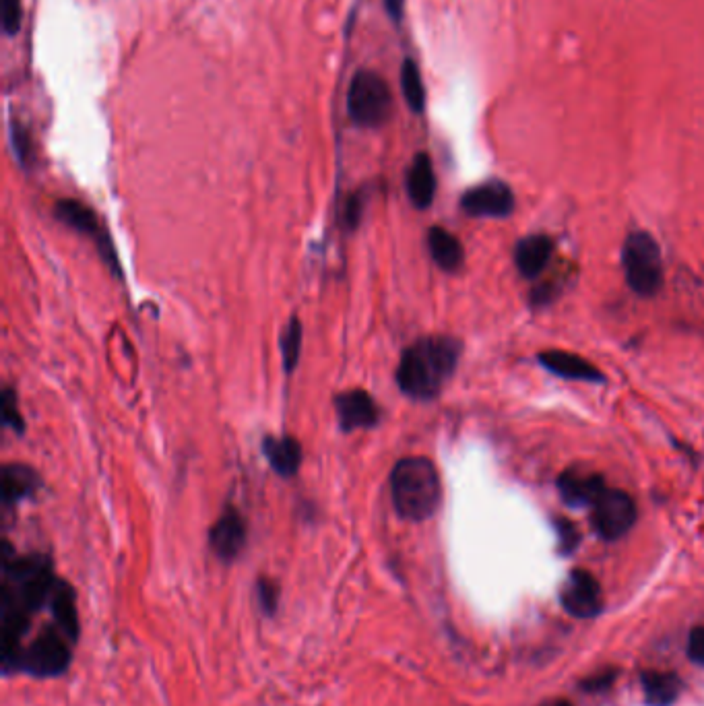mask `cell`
Returning a JSON list of instances; mask_svg holds the SVG:
<instances>
[{"instance_id":"obj_3","label":"cell","mask_w":704,"mask_h":706,"mask_svg":"<svg viewBox=\"0 0 704 706\" xmlns=\"http://www.w3.org/2000/svg\"><path fill=\"white\" fill-rule=\"evenodd\" d=\"M3 589H0V601L15 603L25 612H38L42 605L50 601V595L56 587V576L52 560L42 554L34 556H13L11 545L5 543L3 552Z\"/></svg>"},{"instance_id":"obj_14","label":"cell","mask_w":704,"mask_h":706,"mask_svg":"<svg viewBox=\"0 0 704 706\" xmlns=\"http://www.w3.org/2000/svg\"><path fill=\"white\" fill-rule=\"evenodd\" d=\"M407 195L415 209H428L436 197V174L428 153H418L407 172Z\"/></svg>"},{"instance_id":"obj_27","label":"cell","mask_w":704,"mask_h":706,"mask_svg":"<svg viewBox=\"0 0 704 706\" xmlns=\"http://www.w3.org/2000/svg\"><path fill=\"white\" fill-rule=\"evenodd\" d=\"M556 531H558V543H560L562 554H570V552L576 548V545H579V541H581L579 529H576L570 521L558 519V521H556Z\"/></svg>"},{"instance_id":"obj_19","label":"cell","mask_w":704,"mask_h":706,"mask_svg":"<svg viewBox=\"0 0 704 706\" xmlns=\"http://www.w3.org/2000/svg\"><path fill=\"white\" fill-rule=\"evenodd\" d=\"M263 453L269 465L281 477H294L302 465V444L292 436H267L263 442Z\"/></svg>"},{"instance_id":"obj_23","label":"cell","mask_w":704,"mask_h":706,"mask_svg":"<svg viewBox=\"0 0 704 706\" xmlns=\"http://www.w3.org/2000/svg\"><path fill=\"white\" fill-rule=\"evenodd\" d=\"M302 337H304V329H302V320L300 318H292L287 327L281 333L279 339V347H281V360H283V370L287 374H292L300 362V353H302Z\"/></svg>"},{"instance_id":"obj_25","label":"cell","mask_w":704,"mask_h":706,"mask_svg":"<svg viewBox=\"0 0 704 706\" xmlns=\"http://www.w3.org/2000/svg\"><path fill=\"white\" fill-rule=\"evenodd\" d=\"M21 19H23L21 0H0V23H3L7 36L17 34L21 29Z\"/></svg>"},{"instance_id":"obj_29","label":"cell","mask_w":704,"mask_h":706,"mask_svg":"<svg viewBox=\"0 0 704 706\" xmlns=\"http://www.w3.org/2000/svg\"><path fill=\"white\" fill-rule=\"evenodd\" d=\"M688 657L704 667V626H696L688 638Z\"/></svg>"},{"instance_id":"obj_24","label":"cell","mask_w":704,"mask_h":706,"mask_svg":"<svg viewBox=\"0 0 704 706\" xmlns=\"http://www.w3.org/2000/svg\"><path fill=\"white\" fill-rule=\"evenodd\" d=\"M3 424L7 428H11L13 432H23L25 430V422H23V415L19 411V405H17V395L13 389H5L3 391Z\"/></svg>"},{"instance_id":"obj_5","label":"cell","mask_w":704,"mask_h":706,"mask_svg":"<svg viewBox=\"0 0 704 706\" xmlns=\"http://www.w3.org/2000/svg\"><path fill=\"white\" fill-rule=\"evenodd\" d=\"M347 110L358 126H382L393 110V93L389 83L374 71L356 73L347 93Z\"/></svg>"},{"instance_id":"obj_26","label":"cell","mask_w":704,"mask_h":706,"mask_svg":"<svg viewBox=\"0 0 704 706\" xmlns=\"http://www.w3.org/2000/svg\"><path fill=\"white\" fill-rule=\"evenodd\" d=\"M256 597H259L263 614L273 616L277 612L279 605V587L275 581L271 579H259V585H256Z\"/></svg>"},{"instance_id":"obj_2","label":"cell","mask_w":704,"mask_h":706,"mask_svg":"<svg viewBox=\"0 0 704 706\" xmlns=\"http://www.w3.org/2000/svg\"><path fill=\"white\" fill-rule=\"evenodd\" d=\"M395 510L405 521H426L440 506L442 486L434 463L426 457H405L391 473Z\"/></svg>"},{"instance_id":"obj_28","label":"cell","mask_w":704,"mask_h":706,"mask_svg":"<svg viewBox=\"0 0 704 706\" xmlns=\"http://www.w3.org/2000/svg\"><path fill=\"white\" fill-rule=\"evenodd\" d=\"M362 211H364V199L362 195H351L347 201H345V207H343V223L349 228V230H354L358 228V223L362 219Z\"/></svg>"},{"instance_id":"obj_4","label":"cell","mask_w":704,"mask_h":706,"mask_svg":"<svg viewBox=\"0 0 704 706\" xmlns=\"http://www.w3.org/2000/svg\"><path fill=\"white\" fill-rule=\"evenodd\" d=\"M622 267L632 292L651 298L661 290L663 261L655 238L647 232H634L622 248Z\"/></svg>"},{"instance_id":"obj_10","label":"cell","mask_w":704,"mask_h":706,"mask_svg":"<svg viewBox=\"0 0 704 706\" xmlns=\"http://www.w3.org/2000/svg\"><path fill=\"white\" fill-rule=\"evenodd\" d=\"M560 599L566 612L581 620L595 618L603 609V597L597 579L591 572L581 568H576L568 574Z\"/></svg>"},{"instance_id":"obj_31","label":"cell","mask_w":704,"mask_h":706,"mask_svg":"<svg viewBox=\"0 0 704 706\" xmlns=\"http://www.w3.org/2000/svg\"><path fill=\"white\" fill-rule=\"evenodd\" d=\"M403 3H405V0H387V9H389V13H391L393 19H401Z\"/></svg>"},{"instance_id":"obj_16","label":"cell","mask_w":704,"mask_h":706,"mask_svg":"<svg viewBox=\"0 0 704 706\" xmlns=\"http://www.w3.org/2000/svg\"><path fill=\"white\" fill-rule=\"evenodd\" d=\"M52 616L71 643L79 640V612H77V595L75 589L67 581H56V587L48 601Z\"/></svg>"},{"instance_id":"obj_1","label":"cell","mask_w":704,"mask_h":706,"mask_svg":"<svg viewBox=\"0 0 704 706\" xmlns=\"http://www.w3.org/2000/svg\"><path fill=\"white\" fill-rule=\"evenodd\" d=\"M461 341L446 335L422 337L409 345L397 368V384L413 401L436 399L451 380L461 358Z\"/></svg>"},{"instance_id":"obj_32","label":"cell","mask_w":704,"mask_h":706,"mask_svg":"<svg viewBox=\"0 0 704 706\" xmlns=\"http://www.w3.org/2000/svg\"><path fill=\"white\" fill-rule=\"evenodd\" d=\"M541 706H572L568 700H562V698H556V700H548V702H543Z\"/></svg>"},{"instance_id":"obj_21","label":"cell","mask_w":704,"mask_h":706,"mask_svg":"<svg viewBox=\"0 0 704 706\" xmlns=\"http://www.w3.org/2000/svg\"><path fill=\"white\" fill-rule=\"evenodd\" d=\"M640 682H643L647 704L651 706H671L682 692V682L676 673L645 671Z\"/></svg>"},{"instance_id":"obj_15","label":"cell","mask_w":704,"mask_h":706,"mask_svg":"<svg viewBox=\"0 0 704 706\" xmlns=\"http://www.w3.org/2000/svg\"><path fill=\"white\" fill-rule=\"evenodd\" d=\"M539 364L548 372L568 378V380H587V382H603V374L585 358L576 356V353L552 349L539 353Z\"/></svg>"},{"instance_id":"obj_13","label":"cell","mask_w":704,"mask_h":706,"mask_svg":"<svg viewBox=\"0 0 704 706\" xmlns=\"http://www.w3.org/2000/svg\"><path fill=\"white\" fill-rule=\"evenodd\" d=\"M558 490L570 506H591L605 492V479L593 471L568 469L558 479Z\"/></svg>"},{"instance_id":"obj_30","label":"cell","mask_w":704,"mask_h":706,"mask_svg":"<svg viewBox=\"0 0 704 706\" xmlns=\"http://www.w3.org/2000/svg\"><path fill=\"white\" fill-rule=\"evenodd\" d=\"M614 671H605V673H597V676L595 678H589L583 686H585V690H603V688H607V686H610L612 682H614Z\"/></svg>"},{"instance_id":"obj_7","label":"cell","mask_w":704,"mask_h":706,"mask_svg":"<svg viewBox=\"0 0 704 706\" xmlns=\"http://www.w3.org/2000/svg\"><path fill=\"white\" fill-rule=\"evenodd\" d=\"M591 523L599 537L607 541L620 539L636 523V504L626 492L605 488L591 504Z\"/></svg>"},{"instance_id":"obj_8","label":"cell","mask_w":704,"mask_h":706,"mask_svg":"<svg viewBox=\"0 0 704 706\" xmlns=\"http://www.w3.org/2000/svg\"><path fill=\"white\" fill-rule=\"evenodd\" d=\"M54 215H56L58 221L64 223V226H69L71 230L95 240V244H98V250L102 254V259L106 261V265L112 269L114 275L122 277V269H120V263H118L116 250L112 246V240L104 232L102 223H100L98 215L93 213V209H89L87 205H83L79 201H73V199H62V201L56 203Z\"/></svg>"},{"instance_id":"obj_18","label":"cell","mask_w":704,"mask_h":706,"mask_svg":"<svg viewBox=\"0 0 704 706\" xmlns=\"http://www.w3.org/2000/svg\"><path fill=\"white\" fill-rule=\"evenodd\" d=\"M42 488L40 473L21 463H9L3 469V502L13 506L29 496H34Z\"/></svg>"},{"instance_id":"obj_6","label":"cell","mask_w":704,"mask_h":706,"mask_svg":"<svg viewBox=\"0 0 704 706\" xmlns=\"http://www.w3.org/2000/svg\"><path fill=\"white\" fill-rule=\"evenodd\" d=\"M71 667V649L64 638L54 630L46 628L34 643L23 649L19 671L34 678H58Z\"/></svg>"},{"instance_id":"obj_17","label":"cell","mask_w":704,"mask_h":706,"mask_svg":"<svg viewBox=\"0 0 704 706\" xmlns=\"http://www.w3.org/2000/svg\"><path fill=\"white\" fill-rule=\"evenodd\" d=\"M554 252V242L548 236H527L515 248V263L523 277L535 279L548 267Z\"/></svg>"},{"instance_id":"obj_9","label":"cell","mask_w":704,"mask_h":706,"mask_svg":"<svg viewBox=\"0 0 704 706\" xmlns=\"http://www.w3.org/2000/svg\"><path fill=\"white\" fill-rule=\"evenodd\" d=\"M461 209L471 217L504 219L515 211V195L508 184L490 180L469 188L461 197Z\"/></svg>"},{"instance_id":"obj_20","label":"cell","mask_w":704,"mask_h":706,"mask_svg":"<svg viewBox=\"0 0 704 706\" xmlns=\"http://www.w3.org/2000/svg\"><path fill=\"white\" fill-rule=\"evenodd\" d=\"M428 248H430L434 263L442 271L455 273L463 267V261H465L463 244L459 242L457 236L446 232L444 228H432L428 232Z\"/></svg>"},{"instance_id":"obj_11","label":"cell","mask_w":704,"mask_h":706,"mask_svg":"<svg viewBox=\"0 0 704 706\" xmlns=\"http://www.w3.org/2000/svg\"><path fill=\"white\" fill-rule=\"evenodd\" d=\"M209 543L213 554L221 562H234L246 548V523L234 506L221 512L209 533Z\"/></svg>"},{"instance_id":"obj_22","label":"cell","mask_w":704,"mask_h":706,"mask_svg":"<svg viewBox=\"0 0 704 706\" xmlns=\"http://www.w3.org/2000/svg\"><path fill=\"white\" fill-rule=\"evenodd\" d=\"M401 89L405 95L407 106L420 114L426 108V87L422 81V73L420 67L413 60H405L401 67Z\"/></svg>"},{"instance_id":"obj_12","label":"cell","mask_w":704,"mask_h":706,"mask_svg":"<svg viewBox=\"0 0 704 706\" xmlns=\"http://www.w3.org/2000/svg\"><path fill=\"white\" fill-rule=\"evenodd\" d=\"M335 409L339 417V426L343 432L368 430L378 424V407L374 399L360 389L347 391L335 399Z\"/></svg>"}]
</instances>
